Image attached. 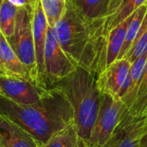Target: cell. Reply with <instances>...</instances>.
Returning <instances> with one entry per match:
<instances>
[{"instance_id":"11","label":"cell","mask_w":147,"mask_h":147,"mask_svg":"<svg viewBox=\"0 0 147 147\" xmlns=\"http://www.w3.org/2000/svg\"><path fill=\"white\" fill-rule=\"evenodd\" d=\"M147 0H111L108 13L102 24V32L106 42L108 33L133 15Z\"/></svg>"},{"instance_id":"21","label":"cell","mask_w":147,"mask_h":147,"mask_svg":"<svg viewBox=\"0 0 147 147\" xmlns=\"http://www.w3.org/2000/svg\"><path fill=\"white\" fill-rule=\"evenodd\" d=\"M147 51V12L144 21L141 24L140 32L131 47L128 53L126 54L124 59H127L132 64L136 59L141 56Z\"/></svg>"},{"instance_id":"8","label":"cell","mask_w":147,"mask_h":147,"mask_svg":"<svg viewBox=\"0 0 147 147\" xmlns=\"http://www.w3.org/2000/svg\"><path fill=\"white\" fill-rule=\"evenodd\" d=\"M147 132V116L135 117L127 109L111 138L102 147H141Z\"/></svg>"},{"instance_id":"14","label":"cell","mask_w":147,"mask_h":147,"mask_svg":"<svg viewBox=\"0 0 147 147\" xmlns=\"http://www.w3.org/2000/svg\"><path fill=\"white\" fill-rule=\"evenodd\" d=\"M0 63L3 75L26 78L32 81L30 75L16 55L7 39L0 33ZM33 82V81H32ZM34 83V82H33Z\"/></svg>"},{"instance_id":"19","label":"cell","mask_w":147,"mask_h":147,"mask_svg":"<svg viewBox=\"0 0 147 147\" xmlns=\"http://www.w3.org/2000/svg\"><path fill=\"white\" fill-rule=\"evenodd\" d=\"M129 113L135 117L147 116V62L140 81L134 102Z\"/></svg>"},{"instance_id":"23","label":"cell","mask_w":147,"mask_h":147,"mask_svg":"<svg viewBox=\"0 0 147 147\" xmlns=\"http://www.w3.org/2000/svg\"><path fill=\"white\" fill-rule=\"evenodd\" d=\"M141 147H147V132L141 141Z\"/></svg>"},{"instance_id":"5","label":"cell","mask_w":147,"mask_h":147,"mask_svg":"<svg viewBox=\"0 0 147 147\" xmlns=\"http://www.w3.org/2000/svg\"><path fill=\"white\" fill-rule=\"evenodd\" d=\"M120 98L102 94L98 115L86 147H102L111 138L127 110Z\"/></svg>"},{"instance_id":"3","label":"cell","mask_w":147,"mask_h":147,"mask_svg":"<svg viewBox=\"0 0 147 147\" xmlns=\"http://www.w3.org/2000/svg\"><path fill=\"white\" fill-rule=\"evenodd\" d=\"M61 90L74 111V123L83 147L88 145L102 101L95 75L82 67L55 84Z\"/></svg>"},{"instance_id":"20","label":"cell","mask_w":147,"mask_h":147,"mask_svg":"<svg viewBox=\"0 0 147 147\" xmlns=\"http://www.w3.org/2000/svg\"><path fill=\"white\" fill-rule=\"evenodd\" d=\"M48 26H53L62 18L66 9L67 0H40Z\"/></svg>"},{"instance_id":"25","label":"cell","mask_w":147,"mask_h":147,"mask_svg":"<svg viewBox=\"0 0 147 147\" xmlns=\"http://www.w3.org/2000/svg\"><path fill=\"white\" fill-rule=\"evenodd\" d=\"M2 2H3V0H0V4L2 3Z\"/></svg>"},{"instance_id":"16","label":"cell","mask_w":147,"mask_h":147,"mask_svg":"<svg viewBox=\"0 0 147 147\" xmlns=\"http://www.w3.org/2000/svg\"><path fill=\"white\" fill-rule=\"evenodd\" d=\"M147 12V3L141 5L134 14V17L129 24V27L127 30V34L125 36L124 43L122 46V48L120 52V54L118 56L117 59H124L126 54L130 50L131 47L133 46L139 32L141 27V24L144 21V18L146 16Z\"/></svg>"},{"instance_id":"6","label":"cell","mask_w":147,"mask_h":147,"mask_svg":"<svg viewBox=\"0 0 147 147\" xmlns=\"http://www.w3.org/2000/svg\"><path fill=\"white\" fill-rule=\"evenodd\" d=\"M78 66L67 56L48 27L44 50V81L47 89L71 74Z\"/></svg>"},{"instance_id":"15","label":"cell","mask_w":147,"mask_h":147,"mask_svg":"<svg viewBox=\"0 0 147 147\" xmlns=\"http://www.w3.org/2000/svg\"><path fill=\"white\" fill-rule=\"evenodd\" d=\"M134 14L108 33L105 43V69L117 60Z\"/></svg>"},{"instance_id":"18","label":"cell","mask_w":147,"mask_h":147,"mask_svg":"<svg viewBox=\"0 0 147 147\" xmlns=\"http://www.w3.org/2000/svg\"><path fill=\"white\" fill-rule=\"evenodd\" d=\"M39 147H83L75 123L53 136L46 144Z\"/></svg>"},{"instance_id":"4","label":"cell","mask_w":147,"mask_h":147,"mask_svg":"<svg viewBox=\"0 0 147 147\" xmlns=\"http://www.w3.org/2000/svg\"><path fill=\"white\" fill-rule=\"evenodd\" d=\"M7 40L27 68L32 81L42 87L38 71L30 7L18 9L14 34Z\"/></svg>"},{"instance_id":"13","label":"cell","mask_w":147,"mask_h":147,"mask_svg":"<svg viewBox=\"0 0 147 147\" xmlns=\"http://www.w3.org/2000/svg\"><path fill=\"white\" fill-rule=\"evenodd\" d=\"M67 2L89 24L97 29L104 40L102 24L108 13L111 0H67Z\"/></svg>"},{"instance_id":"10","label":"cell","mask_w":147,"mask_h":147,"mask_svg":"<svg viewBox=\"0 0 147 147\" xmlns=\"http://www.w3.org/2000/svg\"><path fill=\"white\" fill-rule=\"evenodd\" d=\"M30 11H31L32 28H33V35H34L40 80L41 86L43 88H46L45 81H44V50H45V44H46L47 32L49 26L42 9L40 0H36L34 2V3L30 7Z\"/></svg>"},{"instance_id":"24","label":"cell","mask_w":147,"mask_h":147,"mask_svg":"<svg viewBox=\"0 0 147 147\" xmlns=\"http://www.w3.org/2000/svg\"><path fill=\"white\" fill-rule=\"evenodd\" d=\"M0 75H3V69H2V66H1V63H0Z\"/></svg>"},{"instance_id":"22","label":"cell","mask_w":147,"mask_h":147,"mask_svg":"<svg viewBox=\"0 0 147 147\" xmlns=\"http://www.w3.org/2000/svg\"><path fill=\"white\" fill-rule=\"evenodd\" d=\"M11 3L18 8L22 7H31L36 0H9Z\"/></svg>"},{"instance_id":"7","label":"cell","mask_w":147,"mask_h":147,"mask_svg":"<svg viewBox=\"0 0 147 147\" xmlns=\"http://www.w3.org/2000/svg\"><path fill=\"white\" fill-rule=\"evenodd\" d=\"M49 91L22 78L0 75V96L16 104L31 105L39 102Z\"/></svg>"},{"instance_id":"12","label":"cell","mask_w":147,"mask_h":147,"mask_svg":"<svg viewBox=\"0 0 147 147\" xmlns=\"http://www.w3.org/2000/svg\"><path fill=\"white\" fill-rule=\"evenodd\" d=\"M0 147H39L34 138L0 114Z\"/></svg>"},{"instance_id":"9","label":"cell","mask_w":147,"mask_h":147,"mask_svg":"<svg viewBox=\"0 0 147 147\" xmlns=\"http://www.w3.org/2000/svg\"><path fill=\"white\" fill-rule=\"evenodd\" d=\"M131 63L127 59H120L112 63L96 77V84L101 94L121 99Z\"/></svg>"},{"instance_id":"1","label":"cell","mask_w":147,"mask_h":147,"mask_svg":"<svg viewBox=\"0 0 147 147\" xmlns=\"http://www.w3.org/2000/svg\"><path fill=\"white\" fill-rule=\"evenodd\" d=\"M0 114L30 134L39 146L74 123L71 104L57 87L50 88L43 98L31 105L16 104L0 96Z\"/></svg>"},{"instance_id":"2","label":"cell","mask_w":147,"mask_h":147,"mask_svg":"<svg viewBox=\"0 0 147 147\" xmlns=\"http://www.w3.org/2000/svg\"><path fill=\"white\" fill-rule=\"evenodd\" d=\"M61 48L78 67L96 78L105 70V41L67 2L62 18L51 28Z\"/></svg>"},{"instance_id":"17","label":"cell","mask_w":147,"mask_h":147,"mask_svg":"<svg viewBox=\"0 0 147 147\" xmlns=\"http://www.w3.org/2000/svg\"><path fill=\"white\" fill-rule=\"evenodd\" d=\"M18 9L9 0H3L0 4V33L7 40L14 34Z\"/></svg>"}]
</instances>
